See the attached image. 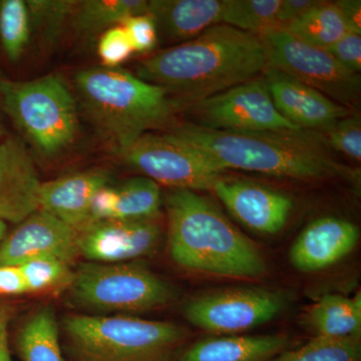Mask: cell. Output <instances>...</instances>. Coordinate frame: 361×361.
<instances>
[{"mask_svg": "<svg viewBox=\"0 0 361 361\" xmlns=\"http://www.w3.org/2000/svg\"><path fill=\"white\" fill-rule=\"evenodd\" d=\"M42 183L25 145L0 141V221L20 224L39 210Z\"/></svg>", "mask_w": 361, "mask_h": 361, "instance_id": "cell-17", "label": "cell"}, {"mask_svg": "<svg viewBox=\"0 0 361 361\" xmlns=\"http://www.w3.org/2000/svg\"><path fill=\"white\" fill-rule=\"evenodd\" d=\"M25 279L27 293L52 290L68 286L73 279L71 265L51 258L35 259L18 266Z\"/></svg>", "mask_w": 361, "mask_h": 361, "instance_id": "cell-30", "label": "cell"}, {"mask_svg": "<svg viewBox=\"0 0 361 361\" xmlns=\"http://www.w3.org/2000/svg\"><path fill=\"white\" fill-rule=\"evenodd\" d=\"M320 142L348 158L360 163L361 120L356 113L336 121L329 127L318 130Z\"/></svg>", "mask_w": 361, "mask_h": 361, "instance_id": "cell-31", "label": "cell"}, {"mask_svg": "<svg viewBox=\"0 0 361 361\" xmlns=\"http://www.w3.org/2000/svg\"><path fill=\"white\" fill-rule=\"evenodd\" d=\"M258 37L265 47L267 66L283 71L351 110L360 102V75L344 68L329 51L306 44L279 26Z\"/></svg>", "mask_w": 361, "mask_h": 361, "instance_id": "cell-8", "label": "cell"}, {"mask_svg": "<svg viewBox=\"0 0 361 361\" xmlns=\"http://www.w3.org/2000/svg\"><path fill=\"white\" fill-rule=\"evenodd\" d=\"M337 6L348 23L349 32L361 33V2L360 0H339Z\"/></svg>", "mask_w": 361, "mask_h": 361, "instance_id": "cell-37", "label": "cell"}, {"mask_svg": "<svg viewBox=\"0 0 361 361\" xmlns=\"http://www.w3.org/2000/svg\"><path fill=\"white\" fill-rule=\"evenodd\" d=\"M121 25L127 33L134 52L147 54L153 51L158 44V28L149 13L130 16Z\"/></svg>", "mask_w": 361, "mask_h": 361, "instance_id": "cell-33", "label": "cell"}, {"mask_svg": "<svg viewBox=\"0 0 361 361\" xmlns=\"http://www.w3.org/2000/svg\"><path fill=\"white\" fill-rule=\"evenodd\" d=\"M148 11V0H78L71 23L80 37L94 39L130 16Z\"/></svg>", "mask_w": 361, "mask_h": 361, "instance_id": "cell-23", "label": "cell"}, {"mask_svg": "<svg viewBox=\"0 0 361 361\" xmlns=\"http://www.w3.org/2000/svg\"><path fill=\"white\" fill-rule=\"evenodd\" d=\"M272 361H361V341L310 338Z\"/></svg>", "mask_w": 361, "mask_h": 361, "instance_id": "cell-29", "label": "cell"}, {"mask_svg": "<svg viewBox=\"0 0 361 361\" xmlns=\"http://www.w3.org/2000/svg\"><path fill=\"white\" fill-rule=\"evenodd\" d=\"M223 0H149L159 39L175 45L196 39L222 23Z\"/></svg>", "mask_w": 361, "mask_h": 361, "instance_id": "cell-20", "label": "cell"}, {"mask_svg": "<svg viewBox=\"0 0 361 361\" xmlns=\"http://www.w3.org/2000/svg\"><path fill=\"white\" fill-rule=\"evenodd\" d=\"M163 204L160 185L147 177H134L113 185L110 220L159 218Z\"/></svg>", "mask_w": 361, "mask_h": 361, "instance_id": "cell-24", "label": "cell"}, {"mask_svg": "<svg viewBox=\"0 0 361 361\" xmlns=\"http://www.w3.org/2000/svg\"><path fill=\"white\" fill-rule=\"evenodd\" d=\"M199 127L234 132H296L303 130L287 121L273 103L263 73L243 84L193 104Z\"/></svg>", "mask_w": 361, "mask_h": 361, "instance_id": "cell-11", "label": "cell"}, {"mask_svg": "<svg viewBox=\"0 0 361 361\" xmlns=\"http://www.w3.org/2000/svg\"><path fill=\"white\" fill-rule=\"evenodd\" d=\"M7 232V225L6 223L1 222L0 221V243H1L2 240L4 239V237L6 236Z\"/></svg>", "mask_w": 361, "mask_h": 361, "instance_id": "cell-39", "label": "cell"}, {"mask_svg": "<svg viewBox=\"0 0 361 361\" xmlns=\"http://www.w3.org/2000/svg\"><path fill=\"white\" fill-rule=\"evenodd\" d=\"M165 207L169 254L182 269L233 279L268 274L260 249L210 199L198 192L171 190Z\"/></svg>", "mask_w": 361, "mask_h": 361, "instance_id": "cell-3", "label": "cell"}, {"mask_svg": "<svg viewBox=\"0 0 361 361\" xmlns=\"http://www.w3.org/2000/svg\"><path fill=\"white\" fill-rule=\"evenodd\" d=\"M212 191L235 219L260 235L281 232L290 217V197L252 180L221 175Z\"/></svg>", "mask_w": 361, "mask_h": 361, "instance_id": "cell-14", "label": "cell"}, {"mask_svg": "<svg viewBox=\"0 0 361 361\" xmlns=\"http://www.w3.org/2000/svg\"><path fill=\"white\" fill-rule=\"evenodd\" d=\"M295 346L285 334L212 336L188 343L175 361H272Z\"/></svg>", "mask_w": 361, "mask_h": 361, "instance_id": "cell-19", "label": "cell"}, {"mask_svg": "<svg viewBox=\"0 0 361 361\" xmlns=\"http://www.w3.org/2000/svg\"><path fill=\"white\" fill-rule=\"evenodd\" d=\"M164 130L198 152L223 173L242 170L299 180L360 182V170L334 160L322 148L320 140L306 130L234 132L206 129L192 123Z\"/></svg>", "mask_w": 361, "mask_h": 361, "instance_id": "cell-2", "label": "cell"}, {"mask_svg": "<svg viewBox=\"0 0 361 361\" xmlns=\"http://www.w3.org/2000/svg\"><path fill=\"white\" fill-rule=\"evenodd\" d=\"M68 361H175L192 331L130 315L71 314L61 322Z\"/></svg>", "mask_w": 361, "mask_h": 361, "instance_id": "cell-5", "label": "cell"}, {"mask_svg": "<svg viewBox=\"0 0 361 361\" xmlns=\"http://www.w3.org/2000/svg\"><path fill=\"white\" fill-rule=\"evenodd\" d=\"M78 0H26L33 33L54 45L71 21Z\"/></svg>", "mask_w": 361, "mask_h": 361, "instance_id": "cell-28", "label": "cell"}, {"mask_svg": "<svg viewBox=\"0 0 361 361\" xmlns=\"http://www.w3.org/2000/svg\"><path fill=\"white\" fill-rule=\"evenodd\" d=\"M0 106L44 158H56L77 140V99L61 75L51 73L25 82L1 80Z\"/></svg>", "mask_w": 361, "mask_h": 361, "instance_id": "cell-6", "label": "cell"}, {"mask_svg": "<svg viewBox=\"0 0 361 361\" xmlns=\"http://www.w3.org/2000/svg\"><path fill=\"white\" fill-rule=\"evenodd\" d=\"M32 37L26 0H0V47L11 63L25 56Z\"/></svg>", "mask_w": 361, "mask_h": 361, "instance_id": "cell-26", "label": "cell"}, {"mask_svg": "<svg viewBox=\"0 0 361 361\" xmlns=\"http://www.w3.org/2000/svg\"><path fill=\"white\" fill-rule=\"evenodd\" d=\"M263 77L277 111L300 130H320L353 113L277 68L267 66Z\"/></svg>", "mask_w": 361, "mask_h": 361, "instance_id": "cell-16", "label": "cell"}, {"mask_svg": "<svg viewBox=\"0 0 361 361\" xmlns=\"http://www.w3.org/2000/svg\"><path fill=\"white\" fill-rule=\"evenodd\" d=\"M0 109H1V106H0Z\"/></svg>", "mask_w": 361, "mask_h": 361, "instance_id": "cell-41", "label": "cell"}, {"mask_svg": "<svg viewBox=\"0 0 361 361\" xmlns=\"http://www.w3.org/2000/svg\"><path fill=\"white\" fill-rule=\"evenodd\" d=\"M330 54L348 71H361V33L348 32L331 49Z\"/></svg>", "mask_w": 361, "mask_h": 361, "instance_id": "cell-34", "label": "cell"}, {"mask_svg": "<svg viewBox=\"0 0 361 361\" xmlns=\"http://www.w3.org/2000/svg\"><path fill=\"white\" fill-rule=\"evenodd\" d=\"M75 87L85 115L121 156L142 135L172 127L182 111L165 87L121 68L78 71Z\"/></svg>", "mask_w": 361, "mask_h": 361, "instance_id": "cell-4", "label": "cell"}, {"mask_svg": "<svg viewBox=\"0 0 361 361\" xmlns=\"http://www.w3.org/2000/svg\"><path fill=\"white\" fill-rule=\"evenodd\" d=\"M130 167L171 190L212 191L223 172L167 130L142 135L122 156Z\"/></svg>", "mask_w": 361, "mask_h": 361, "instance_id": "cell-10", "label": "cell"}, {"mask_svg": "<svg viewBox=\"0 0 361 361\" xmlns=\"http://www.w3.org/2000/svg\"><path fill=\"white\" fill-rule=\"evenodd\" d=\"M78 233L80 255L89 262L104 264L132 262L152 255L163 236L158 218L96 221Z\"/></svg>", "mask_w": 361, "mask_h": 361, "instance_id": "cell-12", "label": "cell"}, {"mask_svg": "<svg viewBox=\"0 0 361 361\" xmlns=\"http://www.w3.org/2000/svg\"><path fill=\"white\" fill-rule=\"evenodd\" d=\"M78 234L75 228L39 209L2 240L0 265L20 266L42 258L71 265L80 256Z\"/></svg>", "mask_w": 361, "mask_h": 361, "instance_id": "cell-13", "label": "cell"}, {"mask_svg": "<svg viewBox=\"0 0 361 361\" xmlns=\"http://www.w3.org/2000/svg\"><path fill=\"white\" fill-rule=\"evenodd\" d=\"M1 135H2V127H1V123H0V137H1Z\"/></svg>", "mask_w": 361, "mask_h": 361, "instance_id": "cell-40", "label": "cell"}, {"mask_svg": "<svg viewBox=\"0 0 361 361\" xmlns=\"http://www.w3.org/2000/svg\"><path fill=\"white\" fill-rule=\"evenodd\" d=\"M56 312L42 306L26 318L14 339L21 361H66Z\"/></svg>", "mask_w": 361, "mask_h": 361, "instance_id": "cell-22", "label": "cell"}, {"mask_svg": "<svg viewBox=\"0 0 361 361\" xmlns=\"http://www.w3.org/2000/svg\"><path fill=\"white\" fill-rule=\"evenodd\" d=\"M360 229L355 223L324 216L306 226L292 244L289 261L301 273H317L341 262L355 250Z\"/></svg>", "mask_w": 361, "mask_h": 361, "instance_id": "cell-15", "label": "cell"}, {"mask_svg": "<svg viewBox=\"0 0 361 361\" xmlns=\"http://www.w3.org/2000/svg\"><path fill=\"white\" fill-rule=\"evenodd\" d=\"M300 323L311 338L361 341L360 294H324L303 310Z\"/></svg>", "mask_w": 361, "mask_h": 361, "instance_id": "cell-21", "label": "cell"}, {"mask_svg": "<svg viewBox=\"0 0 361 361\" xmlns=\"http://www.w3.org/2000/svg\"><path fill=\"white\" fill-rule=\"evenodd\" d=\"M267 65L258 35L221 23L196 39L152 54L137 66V75L165 87L180 110H187L259 77Z\"/></svg>", "mask_w": 361, "mask_h": 361, "instance_id": "cell-1", "label": "cell"}, {"mask_svg": "<svg viewBox=\"0 0 361 361\" xmlns=\"http://www.w3.org/2000/svg\"><path fill=\"white\" fill-rule=\"evenodd\" d=\"M11 311L6 305L0 303V361H13L9 346L8 325Z\"/></svg>", "mask_w": 361, "mask_h": 361, "instance_id": "cell-38", "label": "cell"}, {"mask_svg": "<svg viewBox=\"0 0 361 361\" xmlns=\"http://www.w3.org/2000/svg\"><path fill=\"white\" fill-rule=\"evenodd\" d=\"M71 305L90 315H130L167 307L178 298L174 285L137 261L87 262L68 286Z\"/></svg>", "mask_w": 361, "mask_h": 361, "instance_id": "cell-7", "label": "cell"}, {"mask_svg": "<svg viewBox=\"0 0 361 361\" xmlns=\"http://www.w3.org/2000/svg\"><path fill=\"white\" fill-rule=\"evenodd\" d=\"M281 0H223L222 23L260 35L277 26Z\"/></svg>", "mask_w": 361, "mask_h": 361, "instance_id": "cell-27", "label": "cell"}, {"mask_svg": "<svg viewBox=\"0 0 361 361\" xmlns=\"http://www.w3.org/2000/svg\"><path fill=\"white\" fill-rule=\"evenodd\" d=\"M282 28L296 39L325 51L349 32L336 1H319L308 13Z\"/></svg>", "mask_w": 361, "mask_h": 361, "instance_id": "cell-25", "label": "cell"}, {"mask_svg": "<svg viewBox=\"0 0 361 361\" xmlns=\"http://www.w3.org/2000/svg\"><path fill=\"white\" fill-rule=\"evenodd\" d=\"M133 54L132 44L122 25L109 28L99 35L97 54L104 68H120Z\"/></svg>", "mask_w": 361, "mask_h": 361, "instance_id": "cell-32", "label": "cell"}, {"mask_svg": "<svg viewBox=\"0 0 361 361\" xmlns=\"http://www.w3.org/2000/svg\"><path fill=\"white\" fill-rule=\"evenodd\" d=\"M111 180L108 171L94 169L42 182L39 209L78 231L89 220L94 195L101 188L111 184Z\"/></svg>", "mask_w": 361, "mask_h": 361, "instance_id": "cell-18", "label": "cell"}, {"mask_svg": "<svg viewBox=\"0 0 361 361\" xmlns=\"http://www.w3.org/2000/svg\"><path fill=\"white\" fill-rule=\"evenodd\" d=\"M27 293L18 266L0 265V295L18 296Z\"/></svg>", "mask_w": 361, "mask_h": 361, "instance_id": "cell-35", "label": "cell"}, {"mask_svg": "<svg viewBox=\"0 0 361 361\" xmlns=\"http://www.w3.org/2000/svg\"><path fill=\"white\" fill-rule=\"evenodd\" d=\"M281 294L262 287H227L192 297L183 315L193 326L214 336L243 334L282 312Z\"/></svg>", "mask_w": 361, "mask_h": 361, "instance_id": "cell-9", "label": "cell"}, {"mask_svg": "<svg viewBox=\"0 0 361 361\" xmlns=\"http://www.w3.org/2000/svg\"><path fill=\"white\" fill-rule=\"evenodd\" d=\"M320 0H281L278 8L277 26L288 25L317 6Z\"/></svg>", "mask_w": 361, "mask_h": 361, "instance_id": "cell-36", "label": "cell"}]
</instances>
